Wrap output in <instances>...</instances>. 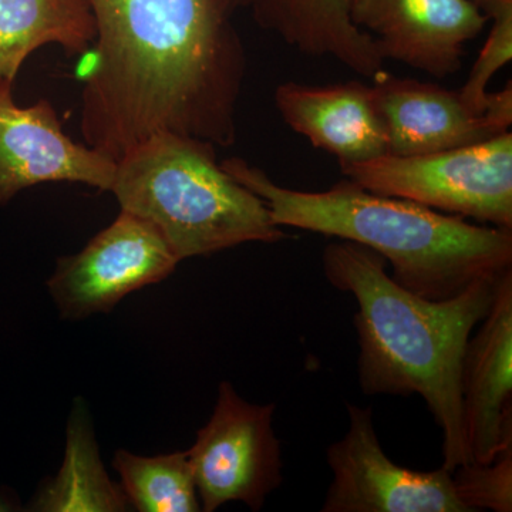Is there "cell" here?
Masks as SVG:
<instances>
[{
	"label": "cell",
	"instance_id": "52a82bcc",
	"mask_svg": "<svg viewBox=\"0 0 512 512\" xmlns=\"http://www.w3.org/2000/svg\"><path fill=\"white\" fill-rule=\"evenodd\" d=\"M346 409L348 433L326 453L333 478L322 512H470L450 471L399 466L380 446L372 407Z\"/></svg>",
	"mask_w": 512,
	"mask_h": 512
},
{
	"label": "cell",
	"instance_id": "277c9868",
	"mask_svg": "<svg viewBox=\"0 0 512 512\" xmlns=\"http://www.w3.org/2000/svg\"><path fill=\"white\" fill-rule=\"evenodd\" d=\"M111 192L121 211L158 229L178 261L288 235L258 195L218 163L214 144L161 131L117 161Z\"/></svg>",
	"mask_w": 512,
	"mask_h": 512
},
{
	"label": "cell",
	"instance_id": "2e32d148",
	"mask_svg": "<svg viewBox=\"0 0 512 512\" xmlns=\"http://www.w3.org/2000/svg\"><path fill=\"white\" fill-rule=\"evenodd\" d=\"M130 507L121 485L107 476L86 407L76 404L67 427L66 456L55 478L40 487L30 510L120 512Z\"/></svg>",
	"mask_w": 512,
	"mask_h": 512
},
{
	"label": "cell",
	"instance_id": "d6986e66",
	"mask_svg": "<svg viewBox=\"0 0 512 512\" xmlns=\"http://www.w3.org/2000/svg\"><path fill=\"white\" fill-rule=\"evenodd\" d=\"M485 15L493 25L466 84L458 90L464 103L478 113H483L490 104L491 79L512 59V0L498 2Z\"/></svg>",
	"mask_w": 512,
	"mask_h": 512
},
{
	"label": "cell",
	"instance_id": "8992f818",
	"mask_svg": "<svg viewBox=\"0 0 512 512\" xmlns=\"http://www.w3.org/2000/svg\"><path fill=\"white\" fill-rule=\"evenodd\" d=\"M275 404H252L229 382L220 384L208 423L187 451L201 511L241 501L252 511L264 507L282 484L281 443L272 419Z\"/></svg>",
	"mask_w": 512,
	"mask_h": 512
},
{
	"label": "cell",
	"instance_id": "7a4b0ae2",
	"mask_svg": "<svg viewBox=\"0 0 512 512\" xmlns=\"http://www.w3.org/2000/svg\"><path fill=\"white\" fill-rule=\"evenodd\" d=\"M383 256L338 239L323 249V274L355 298L357 377L366 396L419 394L443 431V468L473 463L464 426L461 366L473 330L487 315L497 281H478L430 301L393 281Z\"/></svg>",
	"mask_w": 512,
	"mask_h": 512
},
{
	"label": "cell",
	"instance_id": "30bf717a",
	"mask_svg": "<svg viewBox=\"0 0 512 512\" xmlns=\"http://www.w3.org/2000/svg\"><path fill=\"white\" fill-rule=\"evenodd\" d=\"M353 25L380 56L436 77L456 74L490 18L473 0H346Z\"/></svg>",
	"mask_w": 512,
	"mask_h": 512
},
{
	"label": "cell",
	"instance_id": "6da1fadb",
	"mask_svg": "<svg viewBox=\"0 0 512 512\" xmlns=\"http://www.w3.org/2000/svg\"><path fill=\"white\" fill-rule=\"evenodd\" d=\"M96 23L80 131L119 161L161 131L237 141L247 52L221 0H87Z\"/></svg>",
	"mask_w": 512,
	"mask_h": 512
},
{
	"label": "cell",
	"instance_id": "9c48e42d",
	"mask_svg": "<svg viewBox=\"0 0 512 512\" xmlns=\"http://www.w3.org/2000/svg\"><path fill=\"white\" fill-rule=\"evenodd\" d=\"M387 134V154L423 156L483 143L510 131L512 84L491 93L483 113L471 109L460 92L437 84L397 77L384 70L372 80Z\"/></svg>",
	"mask_w": 512,
	"mask_h": 512
},
{
	"label": "cell",
	"instance_id": "4fadbf2b",
	"mask_svg": "<svg viewBox=\"0 0 512 512\" xmlns=\"http://www.w3.org/2000/svg\"><path fill=\"white\" fill-rule=\"evenodd\" d=\"M276 110L295 133L340 164L387 154L386 127L372 84L285 82L275 90Z\"/></svg>",
	"mask_w": 512,
	"mask_h": 512
},
{
	"label": "cell",
	"instance_id": "e0dca14e",
	"mask_svg": "<svg viewBox=\"0 0 512 512\" xmlns=\"http://www.w3.org/2000/svg\"><path fill=\"white\" fill-rule=\"evenodd\" d=\"M113 467L120 474L128 503L137 511H201L187 451L143 457L117 450Z\"/></svg>",
	"mask_w": 512,
	"mask_h": 512
},
{
	"label": "cell",
	"instance_id": "8fae6325",
	"mask_svg": "<svg viewBox=\"0 0 512 512\" xmlns=\"http://www.w3.org/2000/svg\"><path fill=\"white\" fill-rule=\"evenodd\" d=\"M0 82V205L33 185L76 183L110 191L117 163L63 133L50 101L20 107Z\"/></svg>",
	"mask_w": 512,
	"mask_h": 512
},
{
	"label": "cell",
	"instance_id": "5b68a950",
	"mask_svg": "<svg viewBox=\"0 0 512 512\" xmlns=\"http://www.w3.org/2000/svg\"><path fill=\"white\" fill-rule=\"evenodd\" d=\"M348 180L384 197L512 229V133L423 156L384 154L340 164Z\"/></svg>",
	"mask_w": 512,
	"mask_h": 512
},
{
	"label": "cell",
	"instance_id": "9a60e30c",
	"mask_svg": "<svg viewBox=\"0 0 512 512\" xmlns=\"http://www.w3.org/2000/svg\"><path fill=\"white\" fill-rule=\"evenodd\" d=\"M94 39L87 0H0V82L15 84L22 64L40 47L83 55Z\"/></svg>",
	"mask_w": 512,
	"mask_h": 512
},
{
	"label": "cell",
	"instance_id": "3957f363",
	"mask_svg": "<svg viewBox=\"0 0 512 512\" xmlns=\"http://www.w3.org/2000/svg\"><path fill=\"white\" fill-rule=\"evenodd\" d=\"M222 168L265 202L278 227L356 242L383 256L407 291L444 301L478 281H498L512 269V229L470 224L416 202L384 197L353 181L326 191L276 184L242 158Z\"/></svg>",
	"mask_w": 512,
	"mask_h": 512
},
{
	"label": "cell",
	"instance_id": "ac0fdd59",
	"mask_svg": "<svg viewBox=\"0 0 512 512\" xmlns=\"http://www.w3.org/2000/svg\"><path fill=\"white\" fill-rule=\"evenodd\" d=\"M451 476L458 498L470 512L512 511V444L490 464H464Z\"/></svg>",
	"mask_w": 512,
	"mask_h": 512
},
{
	"label": "cell",
	"instance_id": "ba28073f",
	"mask_svg": "<svg viewBox=\"0 0 512 512\" xmlns=\"http://www.w3.org/2000/svg\"><path fill=\"white\" fill-rule=\"evenodd\" d=\"M178 262L153 224L121 211L83 251L57 261L47 286L63 318L83 319L110 312L128 293L164 281Z\"/></svg>",
	"mask_w": 512,
	"mask_h": 512
},
{
	"label": "cell",
	"instance_id": "ffe728a7",
	"mask_svg": "<svg viewBox=\"0 0 512 512\" xmlns=\"http://www.w3.org/2000/svg\"><path fill=\"white\" fill-rule=\"evenodd\" d=\"M474 3L483 10L484 13H487V10L493 8L494 5H497L498 2H503V0H473Z\"/></svg>",
	"mask_w": 512,
	"mask_h": 512
},
{
	"label": "cell",
	"instance_id": "5bb4252c",
	"mask_svg": "<svg viewBox=\"0 0 512 512\" xmlns=\"http://www.w3.org/2000/svg\"><path fill=\"white\" fill-rule=\"evenodd\" d=\"M229 15L247 12L259 28L311 57H330L373 80L384 59L369 33L353 25L346 0H221Z\"/></svg>",
	"mask_w": 512,
	"mask_h": 512
},
{
	"label": "cell",
	"instance_id": "7c38bea8",
	"mask_svg": "<svg viewBox=\"0 0 512 512\" xmlns=\"http://www.w3.org/2000/svg\"><path fill=\"white\" fill-rule=\"evenodd\" d=\"M477 326L464 352L461 396L471 460L490 464L512 444V269Z\"/></svg>",
	"mask_w": 512,
	"mask_h": 512
}]
</instances>
